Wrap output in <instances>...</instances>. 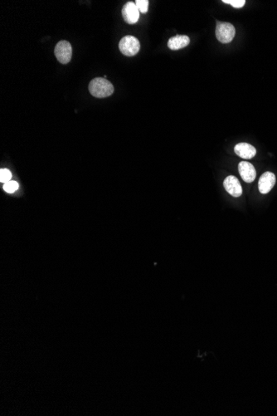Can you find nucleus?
I'll return each mask as SVG.
<instances>
[{
  "label": "nucleus",
  "instance_id": "3",
  "mask_svg": "<svg viewBox=\"0 0 277 416\" xmlns=\"http://www.w3.org/2000/svg\"><path fill=\"white\" fill-rule=\"evenodd\" d=\"M119 49L121 53L124 54L125 56L132 57L138 53L140 49V44L136 37L128 35L121 39L119 44Z\"/></svg>",
  "mask_w": 277,
  "mask_h": 416
},
{
  "label": "nucleus",
  "instance_id": "8",
  "mask_svg": "<svg viewBox=\"0 0 277 416\" xmlns=\"http://www.w3.org/2000/svg\"><path fill=\"white\" fill-rule=\"evenodd\" d=\"M275 184H276V175L273 173L267 171L260 178L258 189L262 194H267L272 190V188L274 187Z\"/></svg>",
  "mask_w": 277,
  "mask_h": 416
},
{
  "label": "nucleus",
  "instance_id": "5",
  "mask_svg": "<svg viewBox=\"0 0 277 416\" xmlns=\"http://www.w3.org/2000/svg\"><path fill=\"white\" fill-rule=\"evenodd\" d=\"M122 16H123L124 20L129 24L137 23L139 19V11L136 3H133V2L126 3L122 8Z\"/></svg>",
  "mask_w": 277,
  "mask_h": 416
},
{
  "label": "nucleus",
  "instance_id": "11",
  "mask_svg": "<svg viewBox=\"0 0 277 416\" xmlns=\"http://www.w3.org/2000/svg\"><path fill=\"white\" fill-rule=\"evenodd\" d=\"M136 4L140 13H145L148 12V8H149L148 0H136Z\"/></svg>",
  "mask_w": 277,
  "mask_h": 416
},
{
  "label": "nucleus",
  "instance_id": "2",
  "mask_svg": "<svg viewBox=\"0 0 277 416\" xmlns=\"http://www.w3.org/2000/svg\"><path fill=\"white\" fill-rule=\"evenodd\" d=\"M236 34V29L230 23L218 22L216 27V37L223 44H229L232 41Z\"/></svg>",
  "mask_w": 277,
  "mask_h": 416
},
{
  "label": "nucleus",
  "instance_id": "13",
  "mask_svg": "<svg viewBox=\"0 0 277 416\" xmlns=\"http://www.w3.org/2000/svg\"><path fill=\"white\" fill-rule=\"evenodd\" d=\"M11 178H12V174H11L9 170L7 169H1L0 170V181L2 183L8 182L10 181Z\"/></svg>",
  "mask_w": 277,
  "mask_h": 416
},
{
  "label": "nucleus",
  "instance_id": "12",
  "mask_svg": "<svg viewBox=\"0 0 277 416\" xmlns=\"http://www.w3.org/2000/svg\"><path fill=\"white\" fill-rule=\"evenodd\" d=\"M18 186L19 185H18V182L10 180V181H8V182L4 184V185H3V190H5L7 193H13L18 190Z\"/></svg>",
  "mask_w": 277,
  "mask_h": 416
},
{
  "label": "nucleus",
  "instance_id": "4",
  "mask_svg": "<svg viewBox=\"0 0 277 416\" xmlns=\"http://www.w3.org/2000/svg\"><path fill=\"white\" fill-rule=\"evenodd\" d=\"M54 53L58 62H61L62 64H67L72 59V45L69 42L65 40L58 42L54 49Z\"/></svg>",
  "mask_w": 277,
  "mask_h": 416
},
{
  "label": "nucleus",
  "instance_id": "14",
  "mask_svg": "<svg viewBox=\"0 0 277 416\" xmlns=\"http://www.w3.org/2000/svg\"><path fill=\"white\" fill-rule=\"evenodd\" d=\"M224 3H229L234 8H241L245 5L246 1L245 0H224Z\"/></svg>",
  "mask_w": 277,
  "mask_h": 416
},
{
  "label": "nucleus",
  "instance_id": "9",
  "mask_svg": "<svg viewBox=\"0 0 277 416\" xmlns=\"http://www.w3.org/2000/svg\"><path fill=\"white\" fill-rule=\"evenodd\" d=\"M235 153L243 159H252L257 154V149L248 143H239L234 148Z\"/></svg>",
  "mask_w": 277,
  "mask_h": 416
},
{
  "label": "nucleus",
  "instance_id": "7",
  "mask_svg": "<svg viewBox=\"0 0 277 416\" xmlns=\"http://www.w3.org/2000/svg\"><path fill=\"white\" fill-rule=\"evenodd\" d=\"M224 188L233 197H240L242 195V188L237 178L229 175L224 182Z\"/></svg>",
  "mask_w": 277,
  "mask_h": 416
},
{
  "label": "nucleus",
  "instance_id": "10",
  "mask_svg": "<svg viewBox=\"0 0 277 416\" xmlns=\"http://www.w3.org/2000/svg\"><path fill=\"white\" fill-rule=\"evenodd\" d=\"M190 43V39L186 35H177L169 39L168 47L171 50H179L187 47Z\"/></svg>",
  "mask_w": 277,
  "mask_h": 416
},
{
  "label": "nucleus",
  "instance_id": "1",
  "mask_svg": "<svg viewBox=\"0 0 277 416\" xmlns=\"http://www.w3.org/2000/svg\"><path fill=\"white\" fill-rule=\"evenodd\" d=\"M89 92L95 98H108L113 94L114 86L105 77H96L91 81Z\"/></svg>",
  "mask_w": 277,
  "mask_h": 416
},
{
  "label": "nucleus",
  "instance_id": "6",
  "mask_svg": "<svg viewBox=\"0 0 277 416\" xmlns=\"http://www.w3.org/2000/svg\"><path fill=\"white\" fill-rule=\"evenodd\" d=\"M238 171L242 180L246 183L254 181L257 176V171L254 166L251 163L246 161L240 162L238 165Z\"/></svg>",
  "mask_w": 277,
  "mask_h": 416
}]
</instances>
